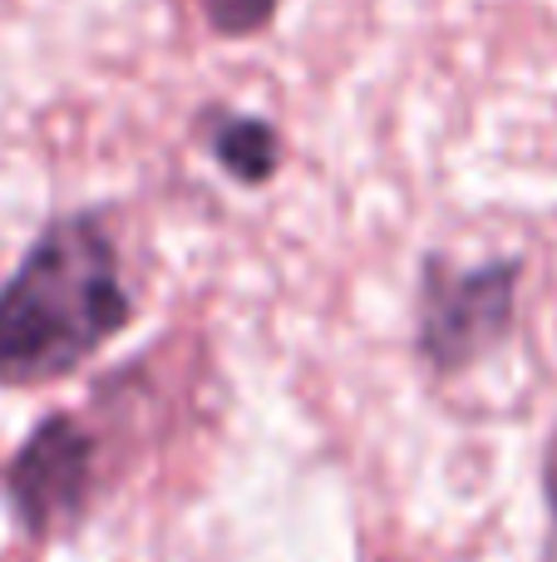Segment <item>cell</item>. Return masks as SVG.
<instances>
[{
    "mask_svg": "<svg viewBox=\"0 0 557 562\" xmlns=\"http://www.w3.org/2000/svg\"><path fill=\"white\" fill-rule=\"evenodd\" d=\"M94 488V439L79 419L49 415L30 429L5 469V498L30 538H55L75 528Z\"/></svg>",
    "mask_w": 557,
    "mask_h": 562,
    "instance_id": "3",
    "label": "cell"
},
{
    "mask_svg": "<svg viewBox=\"0 0 557 562\" xmlns=\"http://www.w3.org/2000/svg\"><path fill=\"white\" fill-rule=\"evenodd\" d=\"M543 488H548V508H553V528H557V435L548 445V459H543Z\"/></svg>",
    "mask_w": 557,
    "mask_h": 562,
    "instance_id": "6",
    "label": "cell"
},
{
    "mask_svg": "<svg viewBox=\"0 0 557 562\" xmlns=\"http://www.w3.org/2000/svg\"><path fill=\"white\" fill-rule=\"evenodd\" d=\"M207 144H213V158L247 188L272 183V173L282 168V138H276L272 124L247 114H227L223 109H207Z\"/></svg>",
    "mask_w": 557,
    "mask_h": 562,
    "instance_id": "4",
    "label": "cell"
},
{
    "mask_svg": "<svg viewBox=\"0 0 557 562\" xmlns=\"http://www.w3.org/2000/svg\"><path fill=\"white\" fill-rule=\"evenodd\" d=\"M523 267L513 257L489 267H459L430 257L420 281V356L440 375H459L484 360L513 330V301H519Z\"/></svg>",
    "mask_w": 557,
    "mask_h": 562,
    "instance_id": "2",
    "label": "cell"
},
{
    "mask_svg": "<svg viewBox=\"0 0 557 562\" xmlns=\"http://www.w3.org/2000/svg\"><path fill=\"white\" fill-rule=\"evenodd\" d=\"M134 321L118 247L94 213L55 217L0 286V385H45L79 370Z\"/></svg>",
    "mask_w": 557,
    "mask_h": 562,
    "instance_id": "1",
    "label": "cell"
},
{
    "mask_svg": "<svg viewBox=\"0 0 557 562\" xmlns=\"http://www.w3.org/2000/svg\"><path fill=\"white\" fill-rule=\"evenodd\" d=\"M282 10V0H203V15L217 35H257L262 25H272V15Z\"/></svg>",
    "mask_w": 557,
    "mask_h": 562,
    "instance_id": "5",
    "label": "cell"
}]
</instances>
